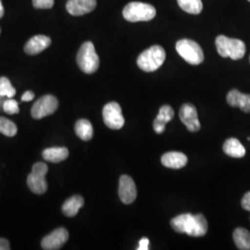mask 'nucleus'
<instances>
[{
	"label": "nucleus",
	"instance_id": "34",
	"mask_svg": "<svg viewBox=\"0 0 250 250\" xmlns=\"http://www.w3.org/2000/svg\"><path fill=\"white\" fill-rule=\"evenodd\" d=\"M249 1H250V0H249Z\"/></svg>",
	"mask_w": 250,
	"mask_h": 250
},
{
	"label": "nucleus",
	"instance_id": "31",
	"mask_svg": "<svg viewBox=\"0 0 250 250\" xmlns=\"http://www.w3.org/2000/svg\"><path fill=\"white\" fill-rule=\"evenodd\" d=\"M9 243L4 238H0V250H9Z\"/></svg>",
	"mask_w": 250,
	"mask_h": 250
},
{
	"label": "nucleus",
	"instance_id": "2",
	"mask_svg": "<svg viewBox=\"0 0 250 250\" xmlns=\"http://www.w3.org/2000/svg\"><path fill=\"white\" fill-rule=\"evenodd\" d=\"M166 52L161 45H155L139 55L137 65L144 72L157 71L165 62Z\"/></svg>",
	"mask_w": 250,
	"mask_h": 250
},
{
	"label": "nucleus",
	"instance_id": "14",
	"mask_svg": "<svg viewBox=\"0 0 250 250\" xmlns=\"http://www.w3.org/2000/svg\"><path fill=\"white\" fill-rule=\"evenodd\" d=\"M227 103L231 107H239L246 113H250V95H246L238 90H231L227 95Z\"/></svg>",
	"mask_w": 250,
	"mask_h": 250
},
{
	"label": "nucleus",
	"instance_id": "13",
	"mask_svg": "<svg viewBox=\"0 0 250 250\" xmlns=\"http://www.w3.org/2000/svg\"><path fill=\"white\" fill-rule=\"evenodd\" d=\"M97 7V0H69L66 9L72 16H83Z\"/></svg>",
	"mask_w": 250,
	"mask_h": 250
},
{
	"label": "nucleus",
	"instance_id": "30",
	"mask_svg": "<svg viewBox=\"0 0 250 250\" xmlns=\"http://www.w3.org/2000/svg\"><path fill=\"white\" fill-rule=\"evenodd\" d=\"M34 99H35V94L32 91H26L21 97V100L24 102H29Z\"/></svg>",
	"mask_w": 250,
	"mask_h": 250
},
{
	"label": "nucleus",
	"instance_id": "29",
	"mask_svg": "<svg viewBox=\"0 0 250 250\" xmlns=\"http://www.w3.org/2000/svg\"><path fill=\"white\" fill-rule=\"evenodd\" d=\"M148 246H149V240L144 237L139 241V248H137V250H149Z\"/></svg>",
	"mask_w": 250,
	"mask_h": 250
},
{
	"label": "nucleus",
	"instance_id": "1",
	"mask_svg": "<svg viewBox=\"0 0 250 250\" xmlns=\"http://www.w3.org/2000/svg\"><path fill=\"white\" fill-rule=\"evenodd\" d=\"M170 226L175 232L194 237L203 236L208 232V222L202 214L178 215L170 221Z\"/></svg>",
	"mask_w": 250,
	"mask_h": 250
},
{
	"label": "nucleus",
	"instance_id": "10",
	"mask_svg": "<svg viewBox=\"0 0 250 250\" xmlns=\"http://www.w3.org/2000/svg\"><path fill=\"white\" fill-rule=\"evenodd\" d=\"M69 239V232L65 228H59L43 238L41 247L45 250H61Z\"/></svg>",
	"mask_w": 250,
	"mask_h": 250
},
{
	"label": "nucleus",
	"instance_id": "12",
	"mask_svg": "<svg viewBox=\"0 0 250 250\" xmlns=\"http://www.w3.org/2000/svg\"><path fill=\"white\" fill-rule=\"evenodd\" d=\"M179 117L182 123L187 126L190 132H197L200 129V123L198 120L197 108L191 104H185L183 105Z\"/></svg>",
	"mask_w": 250,
	"mask_h": 250
},
{
	"label": "nucleus",
	"instance_id": "15",
	"mask_svg": "<svg viewBox=\"0 0 250 250\" xmlns=\"http://www.w3.org/2000/svg\"><path fill=\"white\" fill-rule=\"evenodd\" d=\"M51 45V39L48 36H36L32 37L26 45H24V51L28 55H37L41 53Z\"/></svg>",
	"mask_w": 250,
	"mask_h": 250
},
{
	"label": "nucleus",
	"instance_id": "11",
	"mask_svg": "<svg viewBox=\"0 0 250 250\" xmlns=\"http://www.w3.org/2000/svg\"><path fill=\"white\" fill-rule=\"evenodd\" d=\"M119 197L124 204H132L137 197L134 180L129 175H123L119 183Z\"/></svg>",
	"mask_w": 250,
	"mask_h": 250
},
{
	"label": "nucleus",
	"instance_id": "24",
	"mask_svg": "<svg viewBox=\"0 0 250 250\" xmlns=\"http://www.w3.org/2000/svg\"><path fill=\"white\" fill-rule=\"evenodd\" d=\"M17 126L4 117H0V133L9 137H12L17 134Z\"/></svg>",
	"mask_w": 250,
	"mask_h": 250
},
{
	"label": "nucleus",
	"instance_id": "28",
	"mask_svg": "<svg viewBox=\"0 0 250 250\" xmlns=\"http://www.w3.org/2000/svg\"><path fill=\"white\" fill-rule=\"evenodd\" d=\"M241 205L244 209L250 211V192L245 194V196L242 198Z\"/></svg>",
	"mask_w": 250,
	"mask_h": 250
},
{
	"label": "nucleus",
	"instance_id": "27",
	"mask_svg": "<svg viewBox=\"0 0 250 250\" xmlns=\"http://www.w3.org/2000/svg\"><path fill=\"white\" fill-rule=\"evenodd\" d=\"M33 5L36 9H51L54 6V0H33Z\"/></svg>",
	"mask_w": 250,
	"mask_h": 250
},
{
	"label": "nucleus",
	"instance_id": "25",
	"mask_svg": "<svg viewBox=\"0 0 250 250\" xmlns=\"http://www.w3.org/2000/svg\"><path fill=\"white\" fill-rule=\"evenodd\" d=\"M16 95V90L11 85L7 77L0 78V97L12 99Z\"/></svg>",
	"mask_w": 250,
	"mask_h": 250
},
{
	"label": "nucleus",
	"instance_id": "3",
	"mask_svg": "<svg viewBox=\"0 0 250 250\" xmlns=\"http://www.w3.org/2000/svg\"><path fill=\"white\" fill-rule=\"evenodd\" d=\"M215 44L218 53L223 58H230L233 61H237L246 54V45L239 39L219 36L216 37Z\"/></svg>",
	"mask_w": 250,
	"mask_h": 250
},
{
	"label": "nucleus",
	"instance_id": "6",
	"mask_svg": "<svg viewBox=\"0 0 250 250\" xmlns=\"http://www.w3.org/2000/svg\"><path fill=\"white\" fill-rule=\"evenodd\" d=\"M176 50L179 55L192 65H198L203 62L204 54L200 45L190 39H182L176 43Z\"/></svg>",
	"mask_w": 250,
	"mask_h": 250
},
{
	"label": "nucleus",
	"instance_id": "26",
	"mask_svg": "<svg viewBox=\"0 0 250 250\" xmlns=\"http://www.w3.org/2000/svg\"><path fill=\"white\" fill-rule=\"evenodd\" d=\"M3 109L8 114H17L20 111L18 102L14 99H7L3 104Z\"/></svg>",
	"mask_w": 250,
	"mask_h": 250
},
{
	"label": "nucleus",
	"instance_id": "21",
	"mask_svg": "<svg viewBox=\"0 0 250 250\" xmlns=\"http://www.w3.org/2000/svg\"><path fill=\"white\" fill-rule=\"evenodd\" d=\"M233 241L238 250H250V232L245 228H236L232 234Z\"/></svg>",
	"mask_w": 250,
	"mask_h": 250
},
{
	"label": "nucleus",
	"instance_id": "18",
	"mask_svg": "<svg viewBox=\"0 0 250 250\" xmlns=\"http://www.w3.org/2000/svg\"><path fill=\"white\" fill-rule=\"evenodd\" d=\"M224 152L232 158L240 159L246 155V148L240 143V141L236 138H229L224 144L223 146Z\"/></svg>",
	"mask_w": 250,
	"mask_h": 250
},
{
	"label": "nucleus",
	"instance_id": "32",
	"mask_svg": "<svg viewBox=\"0 0 250 250\" xmlns=\"http://www.w3.org/2000/svg\"><path fill=\"white\" fill-rule=\"evenodd\" d=\"M4 15V8H3V5H2V2L0 0V19L3 17Z\"/></svg>",
	"mask_w": 250,
	"mask_h": 250
},
{
	"label": "nucleus",
	"instance_id": "16",
	"mask_svg": "<svg viewBox=\"0 0 250 250\" xmlns=\"http://www.w3.org/2000/svg\"><path fill=\"white\" fill-rule=\"evenodd\" d=\"M188 161V157L182 152H168L161 157V163L170 169H181L187 165Z\"/></svg>",
	"mask_w": 250,
	"mask_h": 250
},
{
	"label": "nucleus",
	"instance_id": "7",
	"mask_svg": "<svg viewBox=\"0 0 250 250\" xmlns=\"http://www.w3.org/2000/svg\"><path fill=\"white\" fill-rule=\"evenodd\" d=\"M48 168L44 162H37L33 166L32 172L28 175L27 185L31 191L37 195H42L47 190L45 174Z\"/></svg>",
	"mask_w": 250,
	"mask_h": 250
},
{
	"label": "nucleus",
	"instance_id": "23",
	"mask_svg": "<svg viewBox=\"0 0 250 250\" xmlns=\"http://www.w3.org/2000/svg\"><path fill=\"white\" fill-rule=\"evenodd\" d=\"M179 7L186 12L197 15L203 10L202 0H177Z\"/></svg>",
	"mask_w": 250,
	"mask_h": 250
},
{
	"label": "nucleus",
	"instance_id": "19",
	"mask_svg": "<svg viewBox=\"0 0 250 250\" xmlns=\"http://www.w3.org/2000/svg\"><path fill=\"white\" fill-rule=\"evenodd\" d=\"M84 204V200L81 196H73L67 199L62 205V211L67 217H74L79 212Z\"/></svg>",
	"mask_w": 250,
	"mask_h": 250
},
{
	"label": "nucleus",
	"instance_id": "8",
	"mask_svg": "<svg viewBox=\"0 0 250 250\" xmlns=\"http://www.w3.org/2000/svg\"><path fill=\"white\" fill-rule=\"evenodd\" d=\"M58 107H59L58 99L51 95H45L44 97L38 99L34 104L31 113L34 119L40 120V119H43L44 117L53 114L54 112L58 109Z\"/></svg>",
	"mask_w": 250,
	"mask_h": 250
},
{
	"label": "nucleus",
	"instance_id": "4",
	"mask_svg": "<svg viewBox=\"0 0 250 250\" xmlns=\"http://www.w3.org/2000/svg\"><path fill=\"white\" fill-rule=\"evenodd\" d=\"M156 14V9L152 5L136 1L127 4L123 10L124 18L130 22L148 21L155 18Z\"/></svg>",
	"mask_w": 250,
	"mask_h": 250
},
{
	"label": "nucleus",
	"instance_id": "5",
	"mask_svg": "<svg viewBox=\"0 0 250 250\" xmlns=\"http://www.w3.org/2000/svg\"><path fill=\"white\" fill-rule=\"evenodd\" d=\"M77 64L84 73L92 74L98 71L99 58L92 42H85L81 45L77 54Z\"/></svg>",
	"mask_w": 250,
	"mask_h": 250
},
{
	"label": "nucleus",
	"instance_id": "17",
	"mask_svg": "<svg viewBox=\"0 0 250 250\" xmlns=\"http://www.w3.org/2000/svg\"><path fill=\"white\" fill-rule=\"evenodd\" d=\"M174 117V111L169 105H164L160 108L159 115L155 119L153 128L157 134H162L165 131L166 125Z\"/></svg>",
	"mask_w": 250,
	"mask_h": 250
},
{
	"label": "nucleus",
	"instance_id": "22",
	"mask_svg": "<svg viewBox=\"0 0 250 250\" xmlns=\"http://www.w3.org/2000/svg\"><path fill=\"white\" fill-rule=\"evenodd\" d=\"M75 133L83 141H89L93 137V126L89 121L82 119L75 124Z\"/></svg>",
	"mask_w": 250,
	"mask_h": 250
},
{
	"label": "nucleus",
	"instance_id": "9",
	"mask_svg": "<svg viewBox=\"0 0 250 250\" xmlns=\"http://www.w3.org/2000/svg\"><path fill=\"white\" fill-rule=\"evenodd\" d=\"M103 120L108 128L113 130L122 129L125 125V118L123 116L122 107L117 102L107 103L103 107Z\"/></svg>",
	"mask_w": 250,
	"mask_h": 250
},
{
	"label": "nucleus",
	"instance_id": "33",
	"mask_svg": "<svg viewBox=\"0 0 250 250\" xmlns=\"http://www.w3.org/2000/svg\"><path fill=\"white\" fill-rule=\"evenodd\" d=\"M0 34H1V28H0Z\"/></svg>",
	"mask_w": 250,
	"mask_h": 250
},
{
	"label": "nucleus",
	"instance_id": "20",
	"mask_svg": "<svg viewBox=\"0 0 250 250\" xmlns=\"http://www.w3.org/2000/svg\"><path fill=\"white\" fill-rule=\"evenodd\" d=\"M69 156V150L66 147H49L43 151L45 161L59 163L65 161Z\"/></svg>",
	"mask_w": 250,
	"mask_h": 250
}]
</instances>
